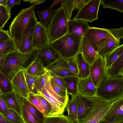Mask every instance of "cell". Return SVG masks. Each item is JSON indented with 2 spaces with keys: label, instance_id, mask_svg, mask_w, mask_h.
<instances>
[{
  "label": "cell",
  "instance_id": "6da1fadb",
  "mask_svg": "<svg viewBox=\"0 0 123 123\" xmlns=\"http://www.w3.org/2000/svg\"><path fill=\"white\" fill-rule=\"evenodd\" d=\"M39 50L25 53L18 50L7 54L0 72L12 80L19 71L26 70L37 56Z\"/></svg>",
  "mask_w": 123,
  "mask_h": 123
},
{
  "label": "cell",
  "instance_id": "7a4b0ae2",
  "mask_svg": "<svg viewBox=\"0 0 123 123\" xmlns=\"http://www.w3.org/2000/svg\"><path fill=\"white\" fill-rule=\"evenodd\" d=\"M82 37L68 33L49 44L60 58L67 59L80 53Z\"/></svg>",
  "mask_w": 123,
  "mask_h": 123
},
{
  "label": "cell",
  "instance_id": "3957f363",
  "mask_svg": "<svg viewBox=\"0 0 123 123\" xmlns=\"http://www.w3.org/2000/svg\"><path fill=\"white\" fill-rule=\"evenodd\" d=\"M123 97V76L105 78L97 87L95 97L112 102Z\"/></svg>",
  "mask_w": 123,
  "mask_h": 123
},
{
  "label": "cell",
  "instance_id": "277c9868",
  "mask_svg": "<svg viewBox=\"0 0 123 123\" xmlns=\"http://www.w3.org/2000/svg\"><path fill=\"white\" fill-rule=\"evenodd\" d=\"M35 6L21 9L11 23L9 31L16 50L20 45L25 29L34 11Z\"/></svg>",
  "mask_w": 123,
  "mask_h": 123
},
{
  "label": "cell",
  "instance_id": "5b68a950",
  "mask_svg": "<svg viewBox=\"0 0 123 123\" xmlns=\"http://www.w3.org/2000/svg\"><path fill=\"white\" fill-rule=\"evenodd\" d=\"M68 20L63 7L61 6L54 10L47 28L50 43L68 33Z\"/></svg>",
  "mask_w": 123,
  "mask_h": 123
},
{
  "label": "cell",
  "instance_id": "8992f818",
  "mask_svg": "<svg viewBox=\"0 0 123 123\" xmlns=\"http://www.w3.org/2000/svg\"><path fill=\"white\" fill-rule=\"evenodd\" d=\"M112 102L95 97L89 112L79 123H99L109 109Z\"/></svg>",
  "mask_w": 123,
  "mask_h": 123
},
{
  "label": "cell",
  "instance_id": "52a82bcc",
  "mask_svg": "<svg viewBox=\"0 0 123 123\" xmlns=\"http://www.w3.org/2000/svg\"><path fill=\"white\" fill-rule=\"evenodd\" d=\"M101 0H90L78 12L73 19L92 22L98 19Z\"/></svg>",
  "mask_w": 123,
  "mask_h": 123
},
{
  "label": "cell",
  "instance_id": "ba28073f",
  "mask_svg": "<svg viewBox=\"0 0 123 123\" xmlns=\"http://www.w3.org/2000/svg\"><path fill=\"white\" fill-rule=\"evenodd\" d=\"M38 21L35 11L32 15L24 31L22 41L18 50L22 53L33 50L32 40L35 28Z\"/></svg>",
  "mask_w": 123,
  "mask_h": 123
},
{
  "label": "cell",
  "instance_id": "9c48e42d",
  "mask_svg": "<svg viewBox=\"0 0 123 123\" xmlns=\"http://www.w3.org/2000/svg\"><path fill=\"white\" fill-rule=\"evenodd\" d=\"M84 37L97 52L99 44L102 40L104 39L115 38L107 29L94 27H90Z\"/></svg>",
  "mask_w": 123,
  "mask_h": 123
},
{
  "label": "cell",
  "instance_id": "30bf717a",
  "mask_svg": "<svg viewBox=\"0 0 123 123\" xmlns=\"http://www.w3.org/2000/svg\"><path fill=\"white\" fill-rule=\"evenodd\" d=\"M90 75L94 85L97 87L106 77V65L104 58L99 56L90 65Z\"/></svg>",
  "mask_w": 123,
  "mask_h": 123
},
{
  "label": "cell",
  "instance_id": "8fae6325",
  "mask_svg": "<svg viewBox=\"0 0 123 123\" xmlns=\"http://www.w3.org/2000/svg\"><path fill=\"white\" fill-rule=\"evenodd\" d=\"M47 28L37 21L34 32L32 40L33 50H39L49 45Z\"/></svg>",
  "mask_w": 123,
  "mask_h": 123
},
{
  "label": "cell",
  "instance_id": "7c38bea8",
  "mask_svg": "<svg viewBox=\"0 0 123 123\" xmlns=\"http://www.w3.org/2000/svg\"><path fill=\"white\" fill-rule=\"evenodd\" d=\"M52 77L78 76L69 69L67 60L60 58L46 68Z\"/></svg>",
  "mask_w": 123,
  "mask_h": 123
},
{
  "label": "cell",
  "instance_id": "4fadbf2b",
  "mask_svg": "<svg viewBox=\"0 0 123 123\" xmlns=\"http://www.w3.org/2000/svg\"><path fill=\"white\" fill-rule=\"evenodd\" d=\"M11 82L13 91L20 96L27 99L30 92L25 78L24 70L18 72Z\"/></svg>",
  "mask_w": 123,
  "mask_h": 123
},
{
  "label": "cell",
  "instance_id": "5bb4252c",
  "mask_svg": "<svg viewBox=\"0 0 123 123\" xmlns=\"http://www.w3.org/2000/svg\"><path fill=\"white\" fill-rule=\"evenodd\" d=\"M71 97L73 98L76 104L79 122L89 112L95 97L84 96L78 94Z\"/></svg>",
  "mask_w": 123,
  "mask_h": 123
},
{
  "label": "cell",
  "instance_id": "9a60e30c",
  "mask_svg": "<svg viewBox=\"0 0 123 123\" xmlns=\"http://www.w3.org/2000/svg\"><path fill=\"white\" fill-rule=\"evenodd\" d=\"M1 95L9 109L14 110L21 117L23 104L22 96L13 91L8 93H1Z\"/></svg>",
  "mask_w": 123,
  "mask_h": 123
},
{
  "label": "cell",
  "instance_id": "2e32d148",
  "mask_svg": "<svg viewBox=\"0 0 123 123\" xmlns=\"http://www.w3.org/2000/svg\"><path fill=\"white\" fill-rule=\"evenodd\" d=\"M38 95L43 97L49 103L51 108L49 116H55L63 114L66 106L55 98L44 86Z\"/></svg>",
  "mask_w": 123,
  "mask_h": 123
},
{
  "label": "cell",
  "instance_id": "e0dca14e",
  "mask_svg": "<svg viewBox=\"0 0 123 123\" xmlns=\"http://www.w3.org/2000/svg\"><path fill=\"white\" fill-rule=\"evenodd\" d=\"M97 87L93 83L90 75L83 79L79 78L78 94L82 96L95 97Z\"/></svg>",
  "mask_w": 123,
  "mask_h": 123
},
{
  "label": "cell",
  "instance_id": "ac0fdd59",
  "mask_svg": "<svg viewBox=\"0 0 123 123\" xmlns=\"http://www.w3.org/2000/svg\"><path fill=\"white\" fill-rule=\"evenodd\" d=\"M37 56L40 58L43 67L45 68L60 58L49 45L39 49Z\"/></svg>",
  "mask_w": 123,
  "mask_h": 123
},
{
  "label": "cell",
  "instance_id": "d6986e66",
  "mask_svg": "<svg viewBox=\"0 0 123 123\" xmlns=\"http://www.w3.org/2000/svg\"><path fill=\"white\" fill-rule=\"evenodd\" d=\"M80 53L90 65L100 56L87 39L83 36L80 46Z\"/></svg>",
  "mask_w": 123,
  "mask_h": 123
},
{
  "label": "cell",
  "instance_id": "ffe728a7",
  "mask_svg": "<svg viewBox=\"0 0 123 123\" xmlns=\"http://www.w3.org/2000/svg\"><path fill=\"white\" fill-rule=\"evenodd\" d=\"M120 118H123V97L112 102L102 119L107 121Z\"/></svg>",
  "mask_w": 123,
  "mask_h": 123
},
{
  "label": "cell",
  "instance_id": "44dd1931",
  "mask_svg": "<svg viewBox=\"0 0 123 123\" xmlns=\"http://www.w3.org/2000/svg\"><path fill=\"white\" fill-rule=\"evenodd\" d=\"M120 43V41L115 38L103 39L98 46V52L99 55L105 58L119 46Z\"/></svg>",
  "mask_w": 123,
  "mask_h": 123
},
{
  "label": "cell",
  "instance_id": "7402d4cb",
  "mask_svg": "<svg viewBox=\"0 0 123 123\" xmlns=\"http://www.w3.org/2000/svg\"><path fill=\"white\" fill-rule=\"evenodd\" d=\"M90 27L88 24L85 21L71 19L68 20V33L78 36H84Z\"/></svg>",
  "mask_w": 123,
  "mask_h": 123
},
{
  "label": "cell",
  "instance_id": "603a6c76",
  "mask_svg": "<svg viewBox=\"0 0 123 123\" xmlns=\"http://www.w3.org/2000/svg\"><path fill=\"white\" fill-rule=\"evenodd\" d=\"M123 76V53L106 70V77Z\"/></svg>",
  "mask_w": 123,
  "mask_h": 123
},
{
  "label": "cell",
  "instance_id": "cb8c5ba5",
  "mask_svg": "<svg viewBox=\"0 0 123 123\" xmlns=\"http://www.w3.org/2000/svg\"><path fill=\"white\" fill-rule=\"evenodd\" d=\"M78 74L80 79H83L90 75V65L84 59L82 54L79 53L76 55Z\"/></svg>",
  "mask_w": 123,
  "mask_h": 123
},
{
  "label": "cell",
  "instance_id": "d4e9b609",
  "mask_svg": "<svg viewBox=\"0 0 123 123\" xmlns=\"http://www.w3.org/2000/svg\"><path fill=\"white\" fill-rule=\"evenodd\" d=\"M25 70L30 75L38 77L45 74L48 71L43 67L40 58L38 56Z\"/></svg>",
  "mask_w": 123,
  "mask_h": 123
},
{
  "label": "cell",
  "instance_id": "484cf974",
  "mask_svg": "<svg viewBox=\"0 0 123 123\" xmlns=\"http://www.w3.org/2000/svg\"><path fill=\"white\" fill-rule=\"evenodd\" d=\"M66 85L67 94L71 96L78 94V83L79 78L78 76H66L61 77Z\"/></svg>",
  "mask_w": 123,
  "mask_h": 123
},
{
  "label": "cell",
  "instance_id": "4316f807",
  "mask_svg": "<svg viewBox=\"0 0 123 123\" xmlns=\"http://www.w3.org/2000/svg\"><path fill=\"white\" fill-rule=\"evenodd\" d=\"M23 103L38 123H43L45 116L36 107L25 98L22 97Z\"/></svg>",
  "mask_w": 123,
  "mask_h": 123
},
{
  "label": "cell",
  "instance_id": "83f0119b",
  "mask_svg": "<svg viewBox=\"0 0 123 123\" xmlns=\"http://www.w3.org/2000/svg\"><path fill=\"white\" fill-rule=\"evenodd\" d=\"M66 108L68 112L67 116L71 123H79L76 104L74 99L72 97L71 99H69Z\"/></svg>",
  "mask_w": 123,
  "mask_h": 123
},
{
  "label": "cell",
  "instance_id": "f1b7e54d",
  "mask_svg": "<svg viewBox=\"0 0 123 123\" xmlns=\"http://www.w3.org/2000/svg\"><path fill=\"white\" fill-rule=\"evenodd\" d=\"M50 6L45 10L38 11L36 13L39 19V23L43 26L47 28L51 19L52 15L54 10Z\"/></svg>",
  "mask_w": 123,
  "mask_h": 123
},
{
  "label": "cell",
  "instance_id": "f546056e",
  "mask_svg": "<svg viewBox=\"0 0 123 123\" xmlns=\"http://www.w3.org/2000/svg\"><path fill=\"white\" fill-rule=\"evenodd\" d=\"M24 74L29 92L38 95L39 92L37 89V83L39 77L30 75L25 70Z\"/></svg>",
  "mask_w": 123,
  "mask_h": 123
},
{
  "label": "cell",
  "instance_id": "4dcf8cb0",
  "mask_svg": "<svg viewBox=\"0 0 123 123\" xmlns=\"http://www.w3.org/2000/svg\"><path fill=\"white\" fill-rule=\"evenodd\" d=\"M123 53V44L120 45L105 58L106 68L109 67Z\"/></svg>",
  "mask_w": 123,
  "mask_h": 123
},
{
  "label": "cell",
  "instance_id": "1f68e13d",
  "mask_svg": "<svg viewBox=\"0 0 123 123\" xmlns=\"http://www.w3.org/2000/svg\"><path fill=\"white\" fill-rule=\"evenodd\" d=\"M101 4L104 8L112 9L123 13V0H101Z\"/></svg>",
  "mask_w": 123,
  "mask_h": 123
},
{
  "label": "cell",
  "instance_id": "d6a6232c",
  "mask_svg": "<svg viewBox=\"0 0 123 123\" xmlns=\"http://www.w3.org/2000/svg\"><path fill=\"white\" fill-rule=\"evenodd\" d=\"M0 90L1 93L13 91L11 82L4 74L0 72Z\"/></svg>",
  "mask_w": 123,
  "mask_h": 123
},
{
  "label": "cell",
  "instance_id": "836d02e7",
  "mask_svg": "<svg viewBox=\"0 0 123 123\" xmlns=\"http://www.w3.org/2000/svg\"><path fill=\"white\" fill-rule=\"evenodd\" d=\"M15 50L13 42L11 38L0 41V54H8Z\"/></svg>",
  "mask_w": 123,
  "mask_h": 123
},
{
  "label": "cell",
  "instance_id": "e575fe53",
  "mask_svg": "<svg viewBox=\"0 0 123 123\" xmlns=\"http://www.w3.org/2000/svg\"><path fill=\"white\" fill-rule=\"evenodd\" d=\"M43 123H71L67 116L63 114L45 116Z\"/></svg>",
  "mask_w": 123,
  "mask_h": 123
},
{
  "label": "cell",
  "instance_id": "d590c367",
  "mask_svg": "<svg viewBox=\"0 0 123 123\" xmlns=\"http://www.w3.org/2000/svg\"><path fill=\"white\" fill-rule=\"evenodd\" d=\"M11 10L7 7L0 5V29H3L11 17Z\"/></svg>",
  "mask_w": 123,
  "mask_h": 123
},
{
  "label": "cell",
  "instance_id": "8d00e7d4",
  "mask_svg": "<svg viewBox=\"0 0 123 123\" xmlns=\"http://www.w3.org/2000/svg\"><path fill=\"white\" fill-rule=\"evenodd\" d=\"M75 0H62L61 6L65 9L68 19H71L73 11L75 9Z\"/></svg>",
  "mask_w": 123,
  "mask_h": 123
},
{
  "label": "cell",
  "instance_id": "74e56055",
  "mask_svg": "<svg viewBox=\"0 0 123 123\" xmlns=\"http://www.w3.org/2000/svg\"><path fill=\"white\" fill-rule=\"evenodd\" d=\"M2 115L13 123H23L21 117L12 109H9L6 113Z\"/></svg>",
  "mask_w": 123,
  "mask_h": 123
},
{
  "label": "cell",
  "instance_id": "f35d334b",
  "mask_svg": "<svg viewBox=\"0 0 123 123\" xmlns=\"http://www.w3.org/2000/svg\"><path fill=\"white\" fill-rule=\"evenodd\" d=\"M21 117L23 123H38L23 102Z\"/></svg>",
  "mask_w": 123,
  "mask_h": 123
},
{
  "label": "cell",
  "instance_id": "ab89813d",
  "mask_svg": "<svg viewBox=\"0 0 123 123\" xmlns=\"http://www.w3.org/2000/svg\"><path fill=\"white\" fill-rule=\"evenodd\" d=\"M26 99L39 110L44 116H48V114L34 94L29 92L28 97Z\"/></svg>",
  "mask_w": 123,
  "mask_h": 123
},
{
  "label": "cell",
  "instance_id": "60d3db41",
  "mask_svg": "<svg viewBox=\"0 0 123 123\" xmlns=\"http://www.w3.org/2000/svg\"><path fill=\"white\" fill-rule=\"evenodd\" d=\"M50 82L51 86L54 91L60 96L63 97H67L69 96L67 90L62 88L57 85L52 78Z\"/></svg>",
  "mask_w": 123,
  "mask_h": 123
},
{
  "label": "cell",
  "instance_id": "b9f144b4",
  "mask_svg": "<svg viewBox=\"0 0 123 123\" xmlns=\"http://www.w3.org/2000/svg\"><path fill=\"white\" fill-rule=\"evenodd\" d=\"M66 60L69 70L78 76L79 72L76 56Z\"/></svg>",
  "mask_w": 123,
  "mask_h": 123
},
{
  "label": "cell",
  "instance_id": "7bdbcfd3",
  "mask_svg": "<svg viewBox=\"0 0 123 123\" xmlns=\"http://www.w3.org/2000/svg\"><path fill=\"white\" fill-rule=\"evenodd\" d=\"M35 95L49 116L51 110L49 103L43 96L39 95Z\"/></svg>",
  "mask_w": 123,
  "mask_h": 123
},
{
  "label": "cell",
  "instance_id": "ee69618b",
  "mask_svg": "<svg viewBox=\"0 0 123 123\" xmlns=\"http://www.w3.org/2000/svg\"><path fill=\"white\" fill-rule=\"evenodd\" d=\"M108 30L116 39L120 41L123 38V27L118 28L110 29Z\"/></svg>",
  "mask_w": 123,
  "mask_h": 123
},
{
  "label": "cell",
  "instance_id": "f6af8a7d",
  "mask_svg": "<svg viewBox=\"0 0 123 123\" xmlns=\"http://www.w3.org/2000/svg\"><path fill=\"white\" fill-rule=\"evenodd\" d=\"M49 73V71H48L45 74L39 77L37 83V89L38 92L44 86L46 79Z\"/></svg>",
  "mask_w": 123,
  "mask_h": 123
},
{
  "label": "cell",
  "instance_id": "bcb514c9",
  "mask_svg": "<svg viewBox=\"0 0 123 123\" xmlns=\"http://www.w3.org/2000/svg\"><path fill=\"white\" fill-rule=\"evenodd\" d=\"M9 109L0 94V113L2 114L6 113Z\"/></svg>",
  "mask_w": 123,
  "mask_h": 123
},
{
  "label": "cell",
  "instance_id": "7dc6e473",
  "mask_svg": "<svg viewBox=\"0 0 123 123\" xmlns=\"http://www.w3.org/2000/svg\"><path fill=\"white\" fill-rule=\"evenodd\" d=\"M52 78L57 85L64 89L67 90L66 84L61 77H52Z\"/></svg>",
  "mask_w": 123,
  "mask_h": 123
},
{
  "label": "cell",
  "instance_id": "c3c4849f",
  "mask_svg": "<svg viewBox=\"0 0 123 123\" xmlns=\"http://www.w3.org/2000/svg\"><path fill=\"white\" fill-rule=\"evenodd\" d=\"M10 38L9 30L0 29V41L6 40Z\"/></svg>",
  "mask_w": 123,
  "mask_h": 123
},
{
  "label": "cell",
  "instance_id": "681fc988",
  "mask_svg": "<svg viewBox=\"0 0 123 123\" xmlns=\"http://www.w3.org/2000/svg\"><path fill=\"white\" fill-rule=\"evenodd\" d=\"M90 0H75V7L76 10L80 9Z\"/></svg>",
  "mask_w": 123,
  "mask_h": 123
},
{
  "label": "cell",
  "instance_id": "f907efd6",
  "mask_svg": "<svg viewBox=\"0 0 123 123\" xmlns=\"http://www.w3.org/2000/svg\"><path fill=\"white\" fill-rule=\"evenodd\" d=\"M20 0H8L7 3V6L9 9L11 10L12 8L16 5H20Z\"/></svg>",
  "mask_w": 123,
  "mask_h": 123
},
{
  "label": "cell",
  "instance_id": "816d5d0a",
  "mask_svg": "<svg viewBox=\"0 0 123 123\" xmlns=\"http://www.w3.org/2000/svg\"><path fill=\"white\" fill-rule=\"evenodd\" d=\"M99 123H123V118H117L107 121L102 119Z\"/></svg>",
  "mask_w": 123,
  "mask_h": 123
},
{
  "label": "cell",
  "instance_id": "f5cc1de1",
  "mask_svg": "<svg viewBox=\"0 0 123 123\" xmlns=\"http://www.w3.org/2000/svg\"><path fill=\"white\" fill-rule=\"evenodd\" d=\"M23 0L25 2H29L31 4V6H35L41 4L46 1L44 0Z\"/></svg>",
  "mask_w": 123,
  "mask_h": 123
},
{
  "label": "cell",
  "instance_id": "db71d44e",
  "mask_svg": "<svg viewBox=\"0 0 123 123\" xmlns=\"http://www.w3.org/2000/svg\"><path fill=\"white\" fill-rule=\"evenodd\" d=\"M7 54H0V70L2 68L5 58Z\"/></svg>",
  "mask_w": 123,
  "mask_h": 123
},
{
  "label": "cell",
  "instance_id": "11a10c76",
  "mask_svg": "<svg viewBox=\"0 0 123 123\" xmlns=\"http://www.w3.org/2000/svg\"><path fill=\"white\" fill-rule=\"evenodd\" d=\"M0 123H13L0 113Z\"/></svg>",
  "mask_w": 123,
  "mask_h": 123
},
{
  "label": "cell",
  "instance_id": "9f6ffc18",
  "mask_svg": "<svg viewBox=\"0 0 123 123\" xmlns=\"http://www.w3.org/2000/svg\"><path fill=\"white\" fill-rule=\"evenodd\" d=\"M62 0H53V2L52 3V5L50 6L51 7L53 8V7L56 6L60 2H61Z\"/></svg>",
  "mask_w": 123,
  "mask_h": 123
},
{
  "label": "cell",
  "instance_id": "6f0895ef",
  "mask_svg": "<svg viewBox=\"0 0 123 123\" xmlns=\"http://www.w3.org/2000/svg\"><path fill=\"white\" fill-rule=\"evenodd\" d=\"M8 0H0V5H1L5 7L7 6V3Z\"/></svg>",
  "mask_w": 123,
  "mask_h": 123
},
{
  "label": "cell",
  "instance_id": "680465c9",
  "mask_svg": "<svg viewBox=\"0 0 123 123\" xmlns=\"http://www.w3.org/2000/svg\"><path fill=\"white\" fill-rule=\"evenodd\" d=\"M1 92L0 91V94H1Z\"/></svg>",
  "mask_w": 123,
  "mask_h": 123
}]
</instances>
